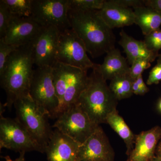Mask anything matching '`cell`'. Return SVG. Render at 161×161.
<instances>
[{
    "label": "cell",
    "instance_id": "obj_32",
    "mask_svg": "<svg viewBox=\"0 0 161 161\" xmlns=\"http://www.w3.org/2000/svg\"><path fill=\"white\" fill-rule=\"evenodd\" d=\"M132 91L133 94L136 95H145V93L141 88L140 87L136 80H134L132 85Z\"/></svg>",
    "mask_w": 161,
    "mask_h": 161
},
{
    "label": "cell",
    "instance_id": "obj_28",
    "mask_svg": "<svg viewBox=\"0 0 161 161\" xmlns=\"http://www.w3.org/2000/svg\"><path fill=\"white\" fill-rule=\"evenodd\" d=\"M161 80V59L158 58L157 64L153 68L149 74L147 80V84H158Z\"/></svg>",
    "mask_w": 161,
    "mask_h": 161
},
{
    "label": "cell",
    "instance_id": "obj_26",
    "mask_svg": "<svg viewBox=\"0 0 161 161\" xmlns=\"http://www.w3.org/2000/svg\"><path fill=\"white\" fill-rule=\"evenodd\" d=\"M144 43L150 50L158 53L161 49V29L156 30L145 36Z\"/></svg>",
    "mask_w": 161,
    "mask_h": 161
},
{
    "label": "cell",
    "instance_id": "obj_17",
    "mask_svg": "<svg viewBox=\"0 0 161 161\" xmlns=\"http://www.w3.org/2000/svg\"><path fill=\"white\" fill-rule=\"evenodd\" d=\"M95 67L105 80H112L117 76L129 74L130 67L119 50L115 48L107 53L102 64Z\"/></svg>",
    "mask_w": 161,
    "mask_h": 161
},
{
    "label": "cell",
    "instance_id": "obj_29",
    "mask_svg": "<svg viewBox=\"0 0 161 161\" xmlns=\"http://www.w3.org/2000/svg\"><path fill=\"white\" fill-rule=\"evenodd\" d=\"M109 2L116 6L132 9L138 6H143L144 0H108Z\"/></svg>",
    "mask_w": 161,
    "mask_h": 161
},
{
    "label": "cell",
    "instance_id": "obj_1",
    "mask_svg": "<svg viewBox=\"0 0 161 161\" xmlns=\"http://www.w3.org/2000/svg\"><path fill=\"white\" fill-rule=\"evenodd\" d=\"M68 18L72 29L82 40L92 58H98L115 48V35L98 10L69 8Z\"/></svg>",
    "mask_w": 161,
    "mask_h": 161
},
{
    "label": "cell",
    "instance_id": "obj_10",
    "mask_svg": "<svg viewBox=\"0 0 161 161\" xmlns=\"http://www.w3.org/2000/svg\"><path fill=\"white\" fill-rule=\"evenodd\" d=\"M69 0H33L31 17L42 27L53 26L59 31L69 29Z\"/></svg>",
    "mask_w": 161,
    "mask_h": 161
},
{
    "label": "cell",
    "instance_id": "obj_7",
    "mask_svg": "<svg viewBox=\"0 0 161 161\" xmlns=\"http://www.w3.org/2000/svg\"><path fill=\"white\" fill-rule=\"evenodd\" d=\"M85 45L71 28L60 31L57 61L84 70L93 69L95 63L87 54Z\"/></svg>",
    "mask_w": 161,
    "mask_h": 161
},
{
    "label": "cell",
    "instance_id": "obj_23",
    "mask_svg": "<svg viewBox=\"0 0 161 161\" xmlns=\"http://www.w3.org/2000/svg\"><path fill=\"white\" fill-rule=\"evenodd\" d=\"M105 0H69V8L79 10H99L103 7Z\"/></svg>",
    "mask_w": 161,
    "mask_h": 161
},
{
    "label": "cell",
    "instance_id": "obj_21",
    "mask_svg": "<svg viewBox=\"0 0 161 161\" xmlns=\"http://www.w3.org/2000/svg\"><path fill=\"white\" fill-rule=\"evenodd\" d=\"M134 80L129 74L119 75L111 80L109 86L117 100L126 99L133 94L132 85Z\"/></svg>",
    "mask_w": 161,
    "mask_h": 161
},
{
    "label": "cell",
    "instance_id": "obj_31",
    "mask_svg": "<svg viewBox=\"0 0 161 161\" xmlns=\"http://www.w3.org/2000/svg\"><path fill=\"white\" fill-rule=\"evenodd\" d=\"M135 80L138 83L139 86L141 88L142 90L145 94L149 92V89L147 86V85L144 82L142 75H141L140 76H139L138 78L135 79Z\"/></svg>",
    "mask_w": 161,
    "mask_h": 161
},
{
    "label": "cell",
    "instance_id": "obj_25",
    "mask_svg": "<svg viewBox=\"0 0 161 161\" xmlns=\"http://www.w3.org/2000/svg\"><path fill=\"white\" fill-rule=\"evenodd\" d=\"M19 47L8 44L5 42L4 38H0V75L5 69L10 55Z\"/></svg>",
    "mask_w": 161,
    "mask_h": 161
},
{
    "label": "cell",
    "instance_id": "obj_15",
    "mask_svg": "<svg viewBox=\"0 0 161 161\" xmlns=\"http://www.w3.org/2000/svg\"><path fill=\"white\" fill-rule=\"evenodd\" d=\"M161 139V128L153 127L136 135L135 147L127 161H151L155 158L158 143Z\"/></svg>",
    "mask_w": 161,
    "mask_h": 161
},
{
    "label": "cell",
    "instance_id": "obj_27",
    "mask_svg": "<svg viewBox=\"0 0 161 161\" xmlns=\"http://www.w3.org/2000/svg\"><path fill=\"white\" fill-rule=\"evenodd\" d=\"M151 63L150 60L147 59H136L130 67L129 73L130 77L135 80L139 76L142 75L145 70L151 66Z\"/></svg>",
    "mask_w": 161,
    "mask_h": 161
},
{
    "label": "cell",
    "instance_id": "obj_8",
    "mask_svg": "<svg viewBox=\"0 0 161 161\" xmlns=\"http://www.w3.org/2000/svg\"><path fill=\"white\" fill-rule=\"evenodd\" d=\"M77 104L60 114L53 125L79 144H82L98 126Z\"/></svg>",
    "mask_w": 161,
    "mask_h": 161
},
{
    "label": "cell",
    "instance_id": "obj_16",
    "mask_svg": "<svg viewBox=\"0 0 161 161\" xmlns=\"http://www.w3.org/2000/svg\"><path fill=\"white\" fill-rule=\"evenodd\" d=\"M101 17L112 29L132 25L135 23L133 9L116 6L105 1L103 7L98 10Z\"/></svg>",
    "mask_w": 161,
    "mask_h": 161
},
{
    "label": "cell",
    "instance_id": "obj_4",
    "mask_svg": "<svg viewBox=\"0 0 161 161\" xmlns=\"http://www.w3.org/2000/svg\"><path fill=\"white\" fill-rule=\"evenodd\" d=\"M56 95L59 101L54 119L75 105L89 80L87 71L57 62L53 65Z\"/></svg>",
    "mask_w": 161,
    "mask_h": 161
},
{
    "label": "cell",
    "instance_id": "obj_35",
    "mask_svg": "<svg viewBox=\"0 0 161 161\" xmlns=\"http://www.w3.org/2000/svg\"><path fill=\"white\" fill-rule=\"evenodd\" d=\"M151 161H161V158H159L158 157H155L152 160H151Z\"/></svg>",
    "mask_w": 161,
    "mask_h": 161
},
{
    "label": "cell",
    "instance_id": "obj_5",
    "mask_svg": "<svg viewBox=\"0 0 161 161\" xmlns=\"http://www.w3.org/2000/svg\"><path fill=\"white\" fill-rule=\"evenodd\" d=\"M14 105L16 119L42 147L45 153L52 132L47 119V115L29 94L17 98Z\"/></svg>",
    "mask_w": 161,
    "mask_h": 161
},
{
    "label": "cell",
    "instance_id": "obj_9",
    "mask_svg": "<svg viewBox=\"0 0 161 161\" xmlns=\"http://www.w3.org/2000/svg\"><path fill=\"white\" fill-rule=\"evenodd\" d=\"M26 152L36 151L43 153L42 147L16 119L0 118V148Z\"/></svg>",
    "mask_w": 161,
    "mask_h": 161
},
{
    "label": "cell",
    "instance_id": "obj_3",
    "mask_svg": "<svg viewBox=\"0 0 161 161\" xmlns=\"http://www.w3.org/2000/svg\"><path fill=\"white\" fill-rule=\"evenodd\" d=\"M118 101L95 65L89 76L86 86L75 104L80 107L93 122L99 125L106 124L107 116L116 109Z\"/></svg>",
    "mask_w": 161,
    "mask_h": 161
},
{
    "label": "cell",
    "instance_id": "obj_13",
    "mask_svg": "<svg viewBox=\"0 0 161 161\" xmlns=\"http://www.w3.org/2000/svg\"><path fill=\"white\" fill-rule=\"evenodd\" d=\"M59 34L60 31L55 26L43 27L34 44V59L37 66L53 67L57 62Z\"/></svg>",
    "mask_w": 161,
    "mask_h": 161
},
{
    "label": "cell",
    "instance_id": "obj_2",
    "mask_svg": "<svg viewBox=\"0 0 161 161\" xmlns=\"http://www.w3.org/2000/svg\"><path fill=\"white\" fill-rule=\"evenodd\" d=\"M34 42L21 46L9 56L5 69L0 75L1 85L7 95L5 104L8 108L21 96L29 94L34 69Z\"/></svg>",
    "mask_w": 161,
    "mask_h": 161
},
{
    "label": "cell",
    "instance_id": "obj_6",
    "mask_svg": "<svg viewBox=\"0 0 161 161\" xmlns=\"http://www.w3.org/2000/svg\"><path fill=\"white\" fill-rule=\"evenodd\" d=\"M29 94L47 117L54 119L59 101L54 85L52 67H37L34 69Z\"/></svg>",
    "mask_w": 161,
    "mask_h": 161
},
{
    "label": "cell",
    "instance_id": "obj_30",
    "mask_svg": "<svg viewBox=\"0 0 161 161\" xmlns=\"http://www.w3.org/2000/svg\"><path fill=\"white\" fill-rule=\"evenodd\" d=\"M144 5L161 13V0H144Z\"/></svg>",
    "mask_w": 161,
    "mask_h": 161
},
{
    "label": "cell",
    "instance_id": "obj_11",
    "mask_svg": "<svg viewBox=\"0 0 161 161\" xmlns=\"http://www.w3.org/2000/svg\"><path fill=\"white\" fill-rule=\"evenodd\" d=\"M114 150L102 127L95 132L78 149L77 161H114Z\"/></svg>",
    "mask_w": 161,
    "mask_h": 161
},
{
    "label": "cell",
    "instance_id": "obj_22",
    "mask_svg": "<svg viewBox=\"0 0 161 161\" xmlns=\"http://www.w3.org/2000/svg\"><path fill=\"white\" fill-rule=\"evenodd\" d=\"M33 0H3L13 15L31 17Z\"/></svg>",
    "mask_w": 161,
    "mask_h": 161
},
{
    "label": "cell",
    "instance_id": "obj_33",
    "mask_svg": "<svg viewBox=\"0 0 161 161\" xmlns=\"http://www.w3.org/2000/svg\"><path fill=\"white\" fill-rule=\"evenodd\" d=\"M25 153L26 152L20 153L19 157L18 158L16 159L15 160H12L9 156L4 157V158L5 159L6 161H25Z\"/></svg>",
    "mask_w": 161,
    "mask_h": 161
},
{
    "label": "cell",
    "instance_id": "obj_12",
    "mask_svg": "<svg viewBox=\"0 0 161 161\" xmlns=\"http://www.w3.org/2000/svg\"><path fill=\"white\" fill-rule=\"evenodd\" d=\"M43 27L31 17L13 15L3 38L6 43L10 45L24 46L34 42Z\"/></svg>",
    "mask_w": 161,
    "mask_h": 161
},
{
    "label": "cell",
    "instance_id": "obj_14",
    "mask_svg": "<svg viewBox=\"0 0 161 161\" xmlns=\"http://www.w3.org/2000/svg\"><path fill=\"white\" fill-rule=\"evenodd\" d=\"M80 144L56 129L45 149L48 161H77Z\"/></svg>",
    "mask_w": 161,
    "mask_h": 161
},
{
    "label": "cell",
    "instance_id": "obj_20",
    "mask_svg": "<svg viewBox=\"0 0 161 161\" xmlns=\"http://www.w3.org/2000/svg\"><path fill=\"white\" fill-rule=\"evenodd\" d=\"M106 124L123 140L127 147L126 153L129 156L133 149L136 135H134L123 118L119 114L117 109L112 111L107 116Z\"/></svg>",
    "mask_w": 161,
    "mask_h": 161
},
{
    "label": "cell",
    "instance_id": "obj_37",
    "mask_svg": "<svg viewBox=\"0 0 161 161\" xmlns=\"http://www.w3.org/2000/svg\"><path fill=\"white\" fill-rule=\"evenodd\" d=\"M158 58H160V59H161V54L159 55Z\"/></svg>",
    "mask_w": 161,
    "mask_h": 161
},
{
    "label": "cell",
    "instance_id": "obj_36",
    "mask_svg": "<svg viewBox=\"0 0 161 161\" xmlns=\"http://www.w3.org/2000/svg\"><path fill=\"white\" fill-rule=\"evenodd\" d=\"M158 108L159 110L160 111V112H161V99H160V100L159 101V102L158 104Z\"/></svg>",
    "mask_w": 161,
    "mask_h": 161
},
{
    "label": "cell",
    "instance_id": "obj_34",
    "mask_svg": "<svg viewBox=\"0 0 161 161\" xmlns=\"http://www.w3.org/2000/svg\"><path fill=\"white\" fill-rule=\"evenodd\" d=\"M157 154L158 157L161 158V142L159 143L156 149Z\"/></svg>",
    "mask_w": 161,
    "mask_h": 161
},
{
    "label": "cell",
    "instance_id": "obj_18",
    "mask_svg": "<svg viewBox=\"0 0 161 161\" xmlns=\"http://www.w3.org/2000/svg\"><path fill=\"white\" fill-rule=\"evenodd\" d=\"M120 39L119 41L127 56L128 63H132L138 59H145L152 62L158 57L157 53L150 50L144 41L136 40L129 36L124 30L120 32Z\"/></svg>",
    "mask_w": 161,
    "mask_h": 161
},
{
    "label": "cell",
    "instance_id": "obj_19",
    "mask_svg": "<svg viewBox=\"0 0 161 161\" xmlns=\"http://www.w3.org/2000/svg\"><path fill=\"white\" fill-rule=\"evenodd\" d=\"M135 14V24L140 27L145 36L156 30L161 26V13L147 7L140 6L133 8Z\"/></svg>",
    "mask_w": 161,
    "mask_h": 161
},
{
    "label": "cell",
    "instance_id": "obj_24",
    "mask_svg": "<svg viewBox=\"0 0 161 161\" xmlns=\"http://www.w3.org/2000/svg\"><path fill=\"white\" fill-rule=\"evenodd\" d=\"M13 15L7 6L0 1V38L5 36L6 31L9 26Z\"/></svg>",
    "mask_w": 161,
    "mask_h": 161
}]
</instances>
